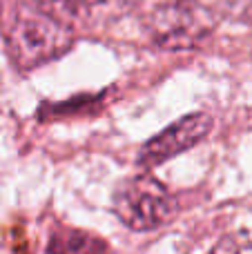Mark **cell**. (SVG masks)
<instances>
[{"label":"cell","mask_w":252,"mask_h":254,"mask_svg":"<svg viewBox=\"0 0 252 254\" xmlns=\"http://www.w3.org/2000/svg\"><path fill=\"white\" fill-rule=\"evenodd\" d=\"M4 40L13 65L34 69L63 56L74 43V29L43 0H34L16 4L7 20Z\"/></svg>","instance_id":"cell-1"},{"label":"cell","mask_w":252,"mask_h":254,"mask_svg":"<svg viewBox=\"0 0 252 254\" xmlns=\"http://www.w3.org/2000/svg\"><path fill=\"white\" fill-rule=\"evenodd\" d=\"M217 13L199 0H170L152 9L147 31L156 47L165 52H188L212 36Z\"/></svg>","instance_id":"cell-2"},{"label":"cell","mask_w":252,"mask_h":254,"mask_svg":"<svg viewBox=\"0 0 252 254\" xmlns=\"http://www.w3.org/2000/svg\"><path fill=\"white\" fill-rule=\"evenodd\" d=\"M114 214L134 232H150L165 225L177 212V201L163 183L150 174L125 179L112 198Z\"/></svg>","instance_id":"cell-3"},{"label":"cell","mask_w":252,"mask_h":254,"mask_svg":"<svg viewBox=\"0 0 252 254\" xmlns=\"http://www.w3.org/2000/svg\"><path fill=\"white\" fill-rule=\"evenodd\" d=\"M210 129H212V119L210 116L205 114L183 116L181 121L165 127L163 131L152 136L143 145L141 152H138V163L145 167H152V165L170 161L177 154L186 152V149H190L199 140H203Z\"/></svg>","instance_id":"cell-4"},{"label":"cell","mask_w":252,"mask_h":254,"mask_svg":"<svg viewBox=\"0 0 252 254\" xmlns=\"http://www.w3.org/2000/svg\"><path fill=\"white\" fill-rule=\"evenodd\" d=\"M43 2L71 29L74 25L101 29L121 20L136 7V0H43Z\"/></svg>","instance_id":"cell-5"},{"label":"cell","mask_w":252,"mask_h":254,"mask_svg":"<svg viewBox=\"0 0 252 254\" xmlns=\"http://www.w3.org/2000/svg\"><path fill=\"white\" fill-rule=\"evenodd\" d=\"M45 254H107V243L74 228H56L47 241Z\"/></svg>","instance_id":"cell-6"},{"label":"cell","mask_w":252,"mask_h":254,"mask_svg":"<svg viewBox=\"0 0 252 254\" xmlns=\"http://www.w3.org/2000/svg\"><path fill=\"white\" fill-rule=\"evenodd\" d=\"M221 11L235 20H252V0H219Z\"/></svg>","instance_id":"cell-7"},{"label":"cell","mask_w":252,"mask_h":254,"mask_svg":"<svg viewBox=\"0 0 252 254\" xmlns=\"http://www.w3.org/2000/svg\"><path fill=\"white\" fill-rule=\"evenodd\" d=\"M241 250H244V246H241L239 239L232 237V234H228V237L219 239V241L214 243L205 254H241Z\"/></svg>","instance_id":"cell-8"}]
</instances>
